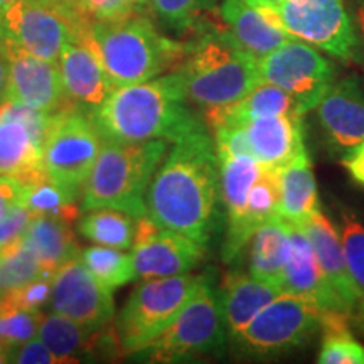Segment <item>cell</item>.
Masks as SVG:
<instances>
[{
	"instance_id": "1",
	"label": "cell",
	"mask_w": 364,
	"mask_h": 364,
	"mask_svg": "<svg viewBox=\"0 0 364 364\" xmlns=\"http://www.w3.org/2000/svg\"><path fill=\"white\" fill-rule=\"evenodd\" d=\"M220 157L208 129L174 142L150 181L147 216L208 247L220 221Z\"/></svg>"
},
{
	"instance_id": "2",
	"label": "cell",
	"mask_w": 364,
	"mask_h": 364,
	"mask_svg": "<svg viewBox=\"0 0 364 364\" xmlns=\"http://www.w3.org/2000/svg\"><path fill=\"white\" fill-rule=\"evenodd\" d=\"M90 115L103 142L115 144L149 140L174 144L182 136L208 129L201 113L186 98L176 70L144 83L113 88Z\"/></svg>"
},
{
	"instance_id": "3",
	"label": "cell",
	"mask_w": 364,
	"mask_h": 364,
	"mask_svg": "<svg viewBox=\"0 0 364 364\" xmlns=\"http://www.w3.org/2000/svg\"><path fill=\"white\" fill-rule=\"evenodd\" d=\"M174 70L181 75L188 102L203 117L233 107L262 81L258 61L236 43L223 22H209L191 36Z\"/></svg>"
},
{
	"instance_id": "4",
	"label": "cell",
	"mask_w": 364,
	"mask_h": 364,
	"mask_svg": "<svg viewBox=\"0 0 364 364\" xmlns=\"http://www.w3.org/2000/svg\"><path fill=\"white\" fill-rule=\"evenodd\" d=\"M97 53L112 88L144 83L172 71L182 61L186 41L167 38L147 12H134L118 21L91 22L81 34Z\"/></svg>"
},
{
	"instance_id": "5",
	"label": "cell",
	"mask_w": 364,
	"mask_h": 364,
	"mask_svg": "<svg viewBox=\"0 0 364 364\" xmlns=\"http://www.w3.org/2000/svg\"><path fill=\"white\" fill-rule=\"evenodd\" d=\"M167 140L136 144L103 142L81 194V211L110 208L135 220L147 215V191L154 174L169 152Z\"/></svg>"
},
{
	"instance_id": "6",
	"label": "cell",
	"mask_w": 364,
	"mask_h": 364,
	"mask_svg": "<svg viewBox=\"0 0 364 364\" xmlns=\"http://www.w3.org/2000/svg\"><path fill=\"white\" fill-rule=\"evenodd\" d=\"M228 344L230 339L220 297L213 279L206 273L174 321L135 356H142L149 363H181L193 358L220 356Z\"/></svg>"
},
{
	"instance_id": "7",
	"label": "cell",
	"mask_w": 364,
	"mask_h": 364,
	"mask_svg": "<svg viewBox=\"0 0 364 364\" xmlns=\"http://www.w3.org/2000/svg\"><path fill=\"white\" fill-rule=\"evenodd\" d=\"M206 273L142 280L113 321L122 356L142 351L177 317Z\"/></svg>"
},
{
	"instance_id": "8",
	"label": "cell",
	"mask_w": 364,
	"mask_h": 364,
	"mask_svg": "<svg viewBox=\"0 0 364 364\" xmlns=\"http://www.w3.org/2000/svg\"><path fill=\"white\" fill-rule=\"evenodd\" d=\"M102 147L103 139L90 113L66 102L49 115L44 145L46 176L78 201Z\"/></svg>"
},
{
	"instance_id": "9",
	"label": "cell",
	"mask_w": 364,
	"mask_h": 364,
	"mask_svg": "<svg viewBox=\"0 0 364 364\" xmlns=\"http://www.w3.org/2000/svg\"><path fill=\"white\" fill-rule=\"evenodd\" d=\"M322 311L309 300L282 292L230 339L240 358L270 359L304 348L321 331Z\"/></svg>"
},
{
	"instance_id": "10",
	"label": "cell",
	"mask_w": 364,
	"mask_h": 364,
	"mask_svg": "<svg viewBox=\"0 0 364 364\" xmlns=\"http://www.w3.org/2000/svg\"><path fill=\"white\" fill-rule=\"evenodd\" d=\"M268 4L275 9L287 34L344 63L358 61L361 41L344 0H275Z\"/></svg>"
},
{
	"instance_id": "11",
	"label": "cell",
	"mask_w": 364,
	"mask_h": 364,
	"mask_svg": "<svg viewBox=\"0 0 364 364\" xmlns=\"http://www.w3.org/2000/svg\"><path fill=\"white\" fill-rule=\"evenodd\" d=\"M262 81L280 86L295 98L304 115L317 107L338 80L334 63L300 39H289L258 61Z\"/></svg>"
},
{
	"instance_id": "12",
	"label": "cell",
	"mask_w": 364,
	"mask_h": 364,
	"mask_svg": "<svg viewBox=\"0 0 364 364\" xmlns=\"http://www.w3.org/2000/svg\"><path fill=\"white\" fill-rule=\"evenodd\" d=\"M49 115L4 100L0 103V176L33 184L44 179Z\"/></svg>"
},
{
	"instance_id": "13",
	"label": "cell",
	"mask_w": 364,
	"mask_h": 364,
	"mask_svg": "<svg viewBox=\"0 0 364 364\" xmlns=\"http://www.w3.org/2000/svg\"><path fill=\"white\" fill-rule=\"evenodd\" d=\"M88 27L38 0H16L0 14V36L53 63H58L63 48L80 39Z\"/></svg>"
},
{
	"instance_id": "14",
	"label": "cell",
	"mask_w": 364,
	"mask_h": 364,
	"mask_svg": "<svg viewBox=\"0 0 364 364\" xmlns=\"http://www.w3.org/2000/svg\"><path fill=\"white\" fill-rule=\"evenodd\" d=\"M49 307L78 322L91 332L110 327L115 321L113 292L95 279L80 257L71 258L54 272Z\"/></svg>"
},
{
	"instance_id": "15",
	"label": "cell",
	"mask_w": 364,
	"mask_h": 364,
	"mask_svg": "<svg viewBox=\"0 0 364 364\" xmlns=\"http://www.w3.org/2000/svg\"><path fill=\"white\" fill-rule=\"evenodd\" d=\"M206 248L189 236L157 226L145 215L136 220L132 245L135 279H166L191 273L203 262Z\"/></svg>"
},
{
	"instance_id": "16",
	"label": "cell",
	"mask_w": 364,
	"mask_h": 364,
	"mask_svg": "<svg viewBox=\"0 0 364 364\" xmlns=\"http://www.w3.org/2000/svg\"><path fill=\"white\" fill-rule=\"evenodd\" d=\"M0 54L7 65L6 100L34 110L53 113L68 102L58 63L27 53L0 36Z\"/></svg>"
},
{
	"instance_id": "17",
	"label": "cell",
	"mask_w": 364,
	"mask_h": 364,
	"mask_svg": "<svg viewBox=\"0 0 364 364\" xmlns=\"http://www.w3.org/2000/svg\"><path fill=\"white\" fill-rule=\"evenodd\" d=\"M314 110L334 154L344 156L364 140V88L356 76L336 80Z\"/></svg>"
},
{
	"instance_id": "18",
	"label": "cell",
	"mask_w": 364,
	"mask_h": 364,
	"mask_svg": "<svg viewBox=\"0 0 364 364\" xmlns=\"http://www.w3.org/2000/svg\"><path fill=\"white\" fill-rule=\"evenodd\" d=\"M218 157H220L221 204L226 226L225 240L221 245V260L226 265H231L241 257L238 248L240 226L248 206L250 191L262 176L263 169L253 159L235 157L228 154H218Z\"/></svg>"
},
{
	"instance_id": "19",
	"label": "cell",
	"mask_w": 364,
	"mask_h": 364,
	"mask_svg": "<svg viewBox=\"0 0 364 364\" xmlns=\"http://www.w3.org/2000/svg\"><path fill=\"white\" fill-rule=\"evenodd\" d=\"M282 292L297 295L326 311H346L338 294L334 292L324 270L318 265L306 231L290 223V257L285 265Z\"/></svg>"
},
{
	"instance_id": "20",
	"label": "cell",
	"mask_w": 364,
	"mask_h": 364,
	"mask_svg": "<svg viewBox=\"0 0 364 364\" xmlns=\"http://www.w3.org/2000/svg\"><path fill=\"white\" fill-rule=\"evenodd\" d=\"M302 118L304 117L275 115L240 120L252 159L260 164L262 169L279 171L282 166L306 150ZM233 120H238V118H233Z\"/></svg>"
},
{
	"instance_id": "21",
	"label": "cell",
	"mask_w": 364,
	"mask_h": 364,
	"mask_svg": "<svg viewBox=\"0 0 364 364\" xmlns=\"http://www.w3.org/2000/svg\"><path fill=\"white\" fill-rule=\"evenodd\" d=\"M68 102L91 113L113 90L97 53L83 39L70 41L58 59Z\"/></svg>"
},
{
	"instance_id": "22",
	"label": "cell",
	"mask_w": 364,
	"mask_h": 364,
	"mask_svg": "<svg viewBox=\"0 0 364 364\" xmlns=\"http://www.w3.org/2000/svg\"><path fill=\"white\" fill-rule=\"evenodd\" d=\"M300 228L306 231L314 252H316L318 265L324 270L331 287L338 294L344 307L353 314L354 306H356L358 300L364 294L354 284L351 273L348 270V265H346L338 228L321 211V208L316 213H312L300 225Z\"/></svg>"
},
{
	"instance_id": "23",
	"label": "cell",
	"mask_w": 364,
	"mask_h": 364,
	"mask_svg": "<svg viewBox=\"0 0 364 364\" xmlns=\"http://www.w3.org/2000/svg\"><path fill=\"white\" fill-rule=\"evenodd\" d=\"M216 290L228 339L236 338L263 307L282 294L280 287L243 272L226 273Z\"/></svg>"
},
{
	"instance_id": "24",
	"label": "cell",
	"mask_w": 364,
	"mask_h": 364,
	"mask_svg": "<svg viewBox=\"0 0 364 364\" xmlns=\"http://www.w3.org/2000/svg\"><path fill=\"white\" fill-rule=\"evenodd\" d=\"M220 19L236 43L257 61L292 39V36L268 22L250 0H223Z\"/></svg>"
},
{
	"instance_id": "25",
	"label": "cell",
	"mask_w": 364,
	"mask_h": 364,
	"mask_svg": "<svg viewBox=\"0 0 364 364\" xmlns=\"http://www.w3.org/2000/svg\"><path fill=\"white\" fill-rule=\"evenodd\" d=\"M279 184V216L300 226L318 208L317 182L307 150L277 171Z\"/></svg>"
},
{
	"instance_id": "26",
	"label": "cell",
	"mask_w": 364,
	"mask_h": 364,
	"mask_svg": "<svg viewBox=\"0 0 364 364\" xmlns=\"http://www.w3.org/2000/svg\"><path fill=\"white\" fill-rule=\"evenodd\" d=\"M248 273L255 279L282 289L290 257V223L275 216L257 230L250 240Z\"/></svg>"
},
{
	"instance_id": "27",
	"label": "cell",
	"mask_w": 364,
	"mask_h": 364,
	"mask_svg": "<svg viewBox=\"0 0 364 364\" xmlns=\"http://www.w3.org/2000/svg\"><path fill=\"white\" fill-rule=\"evenodd\" d=\"M24 241L38 257L49 279L68 260L80 257V245L71 230V223L61 218L33 215L24 233Z\"/></svg>"
},
{
	"instance_id": "28",
	"label": "cell",
	"mask_w": 364,
	"mask_h": 364,
	"mask_svg": "<svg viewBox=\"0 0 364 364\" xmlns=\"http://www.w3.org/2000/svg\"><path fill=\"white\" fill-rule=\"evenodd\" d=\"M105 331V329H103ZM100 332H91L61 314H43L38 338L59 358L61 364L80 363L83 354L97 353Z\"/></svg>"
},
{
	"instance_id": "29",
	"label": "cell",
	"mask_w": 364,
	"mask_h": 364,
	"mask_svg": "<svg viewBox=\"0 0 364 364\" xmlns=\"http://www.w3.org/2000/svg\"><path fill=\"white\" fill-rule=\"evenodd\" d=\"M275 115H294L304 117L299 103L294 97H290L280 86L260 81L243 100L226 110L209 113L204 115V124L208 129L223 120V118H238V120H248V118L258 117H275Z\"/></svg>"
},
{
	"instance_id": "30",
	"label": "cell",
	"mask_w": 364,
	"mask_h": 364,
	"mask_svg": "<svg viewBox=\"0 0 364 364\" xmlns=\"http://www.w3.org/2000/svg\"><path fill=\"white\" fill-rule=\"evenodd\" d=\"M351 327V312L326 311L321 314L322 343L317 363L364 364V346L354 338Z\"/></svg>"
},
{
	"instance_id": "31",
	"label": "cell",
	"mask_w": 364,
	"mask_h": 364,
	"mask_svg": "<svg viewBox=\"0 0 364 364\" xmlns=\"http://www.w3.org/2000/svg\"><path fill=\"white\" fill-rule=\"evenodd\" d=\"M136 220L127 213L110 208L91 209L78 220V233L102 247L132 250Z\"/></svg>"
},
{
	"instance_id": "32",
	"label": "cell",
	"mask_w": 364,
	"mask_h": 364,
	"mask_svg": "<svg viewBox=\"0 0 364 364\" xmlns=\"http://www.w3.org/2000/svg\"><path fill=\"white\" fill-rule=\"evenodd\" d=\"M218 0H150V11L164 29L177 36H194L209 22Z\"/></svg>"
},
{
	"instance_id": "33",
	"label": "cell",
	"mask_w": 364,
	"mask_h": 364,
	"mask_svg": "<svg viewBox=\"0 0 364 364\" xmlns=\"http://www.w3.org/2000/svg\"><path fill=\"white\" fill-rule=\"evenodd\" d=\"M279 216V184H277V171H262V176L255 182L250 191L248 206L241 221L238 233L240 253L248 247L252 236L260 226Z\"/></svg>"
},
{
	"instance_id": "34",
	"label": "cell",
	"mask_w": 364,
	"mask_h": 364,
	"mask_svg": "<svg viewBox=\"0 0 364 364\" xmlns=\"http://www.w3.org/2000/svg\"><path fill=\"white\" fill-rule=\"evenodd\" d=\"M80 258L85 267L93 273L95 279L112 292L135 280L134 260H132V255L125 253L124 250L93 245V247L81 250Z\"/></svg>"
},
{
	"instance_id": "35",
	"label": "cell",
	"mask_w": 364,
	"mask_h": 364,
	"mask_svg": "<svg viewBox=\"0 0 364 364\" xmlns=\"http://www.w3.org/2000/svg\"><path fill=\"white\" fill-rule=\"evenodd\" d=\"M39 279H49V277H46L38 257L27 247L24 238L2 250V255H0V297Z\"/></svg>"
},
{
	"instance_id": "36",
	"label": "cell",
	"mask_w": 364,
	"mask_h": 364,
	"mask_svg": "<svg viewBox=\"0 0 364 364\" xmlns=\"http://www.w3.org/2000/svg\"><path fill=\"white\" fill-rule=\"evenodd\" d=\"M24 206L33 215H46L61 218L68 223H78L81 218V206L78 201L58 188L49 177L27 184Z\"/></svg>"
},
{
	"instance_id": "37",
	"label": "cell",
	"mask_w": 364,
	"mask_h": 364,
	"mask_svg": "<svg viewBox=\"0 0 364 364\" xmlns=\"http://www.w3.org/2000/svg\"><path fill=\"white\" fill-rule=\"evenodd\" d=\"M339 238L343 245L346 265L354 284L364 294V225L351 209H341Z\"/></svg>"
},
{
	"instance_id": "38",
	"label": "cell",
	"mask_w": 364,
	"mask_h": 364,
	"mask_svg": "<svg viewBox=\"0 0 364 364\" xmlns=\"http://www.w3.org/2000/svg\"><path fill=\"white\" fill-rule=\"evenodd\" d=\"M43 311H24L0 302V346L12 349L38 338Z\"/></svg>"
},
{
	"instance_id": "39",
	"label": "cell",
	"mask_w": 364,
	"mask_h": 364,
	"mask_svg": "<svg viewBox=\"0 0 364 364\" xmlns=\"http://www.w3.org/2000/svg\"><path fill=\"white\" fill-rule=\"evenodd\" d=\"M51 279H39L31 282V284L12 290V292L0 297V302L17 309H24V311H43L46 306H49V300H51Z\"/></svg>"
},
{
	"instance_id": "40",
	"label": "cell",
	"mask_w": 364,
	"mask_h": 364,
	"mask_svg": "<svg viewBox=\"0 0 364 364\" xmlns=\"http://www.w3.org/2000/svg\"><path fill=\"white\" fill-rule=\"evenodd\" d=\"M81 11L90 22L118 21L140 12L132 6L130 0H81Z\"/></svg>"
},
{
	"instance_id": "41",
	"label": "cell",
	"mask_w": 364,
	"mask_h": 364,
	"mask_svg": "<svg viewBox=\"0 0 364 364\" xmlns=\"http://www.w3.org/2000/svg\"><path fill=\"white\" fill-rule=\"evenodd\" d=\"M33 220V213L24 204L12 208L6 216L0 218V248H7L24 238V233Z\"/></svg>"
},
{
	"instance_id": "42",
	"label": "cell",
	"mask_w": 364,
	"mask_h": 364,
	"mask_svg": "<svg viewBox=\"0 0 364 364\" xmlns=\"http://www.w3.org/2000/svg\"><path fill=\"white\" fill-rule=\"evenodd\" d=\"M9 359L17 364H61L59 358L39 338L9 349Z\"/></svg>"
},
{
	"instance_id": "43",
	"label": "cell",
	"mask_w": 364,
	"mask_h": 364,
	"mask_svg": "<svg viewBox=\"0 0 364 364\" xmlns=\"http://www.w3.org/2000/svg\"><path fill=\"white\" fill-rule=\"evenodd\" d=\"M24 182L9 176H0V218L6 216L12 208L24 204L26 199Z\"/></svg>"
},
{
	"instance_id": "44",
	"label": "cell",
	"mask_w": 364,
	"mask_h": 364,
	"mask_svg": "<svg viewBox=\"0 0 364 364\" xmlns=\"http://www.w3.org/2000/svg\"><path fill=\"white\" fill-rule=\"evenodd\" d=\"M341 162H343L344 169L349 172V176L353 177V181L364 188V140L349 152H346Z\"/></svg>"
},
{
	"instance_id": "45",
	"label": "cell",
	"mask_w": 364,
	"mask_h": 364,
	"mask_svg": "<svg viewBox=\"0 0 364 364\" xmlns=\"http://www.w3.org/2000/svg\"><path fill=\"white\" fill-rule=\"evenodd\" d=\"M41 4H46V6L56 9V11L66 14L68 17L80 22L81 26L88 27L91 22L83 16V11H81V0H38Z\"/></svg>"
},
{
	"instance_id": "46",
	"label": "cell",
	"mask_w": 364,
	"mask_h": 364,
	"mask_svg": "<svg viewBox=\"0 0 364 364\" xmlns=\"http://www.w3.org/2000/svg\"><path fill=\"white\" fill-rule=\"evenodd\" d=\"M353 326L356 327V331L364 338V295L358 300V304L353 309Z\"/></svg>"
},
{
	"instance_id": "47",
	"label": "cell",
	"mask_w": 364,
	"mask_h": 364,
	"mask_svg": "<svg viewBox=\"0 0 364 364\" xmlns=\"http://www.w3.org/2000/svg\"><path fill=\"white\" fill-rule=\"evenodd\" d=\"M354 24L361 41V48H364V0H356V12H354Z\"/></svg>"
},
{
	"instance_id": "48",
	"label": "cell",
	"mask_w": 364,
	"mask_h": 364,
	"mask_svg": "<svg viewBox=\"0 0 364 364\" xmlns=\"http://www.w3.org/2000/svg\"><path fill=\"white\" fill-rule=\"evenodd\" d=\"M6 88H7V65L6 59L0 54V103L6 100Z\"/></svg>"
},
{
	"instance_id": "49",
	"label": "cell",
	"mask_w": 364,
	"mask_h": 364,
	"mask_svg": "<svg viewBox=\"0 0 364 364\" xmlns=\"http://www.w3.org/2000/svg\"><path fill=\"white\" fill-rule=\"evenodd\" d=\"M130 2L140 12H147V9H150V0H130Z\"/></svg>"
},
{
	"instance_id": "50",
	"label": "cell",
	"mask_w": 364,
	"mask_h": 364,
	"mask_svg": "<svg viewBox=\"0 0 364 364\" xmlns=\"http://www.w3.org/2000/svg\"><path fill=\"white\" fill-rule=\"evenodd\" d=\"M6 363H11V359H9V349L4 348V346H0V364H6Z\"/></svg>"
},
{
	"instance_id": "51",
	"label": "cell",
	"mask_w": 364,
	"mask_h": 364,
	"mask_svg": "<svg viewBox=\"0 0 364 364\" xmlns=\"http://www.w3.org/2000/svg\"><path fill=\"white\" fill-rule=\"evenodd\" d=\"M14 2H16V0H0V14L6 11L9 6H12Z\"/></svg>"
},
{
	"instance_id": "52",
	"label": "cell",
	"mask_w": 364,
	"mask_h": 364,
	"mask_svg": "<svg viewBox=\"0 0 364 364\" xmlns=\"http://www.w3.org/2000/svg\"><path fill=\"white\" fill-rule=\"evenodd\" d=\"M268 2H275V0H268Z\"/></svg>"
},
{
	"instance_id": "53",
	"label": "cell",
	"mask_w": 364,
	"mask_h": 364,
	"mask_svg": "<svg viewBox=\"0 0 364 364\" xmlns=\"http://www.w3.org/2000/svg\"><path fill=\"white\" fill-rule=\"evenodd\" d=\"M0 255H2V248H0Z\"/></svg>"
}]
</instances>
